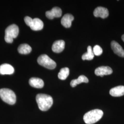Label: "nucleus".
<instances>
[{"label":"nucleus","instance_id":"7","mask_svg":"<svg viewBox=\"0 0 124 124\" xmlns=\"http://www.w3.org/2000/svg\"><path fill=\"white\" fill-rule=\"evenodd\" d=\"M93 15L96 17L105 18L108 16L109 12L106 8L102 7H98L94 10Z\"/></svg>","mask_w":124,"mask_h":124},{"label":"nucleus","instance_id":"20","mask_svg":"<svg viewBox=\"0 0 124 124\" xmlns=\"http://www.w3.org/2000/svg\"><path fill=\"white\" fill-rule=\"evenodd\" d=\"M102 49L98 45H96L94 46L93 48V52L94 55L100 56L102 53Z\"/></svg>","mask_w":124,"mask_h":124},{"label":"nucleus","instance_id":"21","mask_svg":"<svg viewBox=\"0 0 124 124\" xmlns=\"http://www.w3.org/2000/svg\"><path fill=\"white\" fill-rule=\"evenodd\" d=\"M32 20H33V19L32 18L30 17H28V16H26L24 18V22L26 23L27 25L29 26H30Z\"/></svg>","mask_w":124,"mask_h":124},{"label":"nucleus","instance_id":"18","mask_svg":"<svg viewBox=\"0 0 124 124\" xmlns=\"http://www.w3.org/2000/svg\"><path fill=\"white\" fill-rule=\"evenodd\" d=\"M94 57V54L93 53V50L90 46H89L87 47V53H84L82 56V59L83 60H93Z\"/></svg>","mask_w":124,"mask_h":124},{"label":"nucleus","instance_id":"13","mask_svg":"<svg viewBox=\"0 0 124 124\" xmlns=\"http://www.w3.org/2000/svg\"><path fill=\"white\" fill-rule=\"evenodd\" d=\"M14 72V69L13 67L8 63L2 64L0 66V74L12 75Z\"/></svg>","mask_w":124,"mask_h":124},{"label":"nucleus","instance_id":"12","mask_svg":"<svg viewBox=\"0 0 124 124\" xmlns=\"http://www.w3.org/2000/svg\"><path fill=\"white\" fill-rule=\"evenodd\" d=\"M65 42L63 40H58L53 43L52 46V50L56 53H60L64 49Z\"/></svg>","mask_w":124,"mask_h":124},{"label":"nucleus","instance_id":"3","mask_svg":"<svg viewBox=\"0 0 124 124\" xmlns=\"http://www.w3.org/2000/svg\"><path fill=\"white\" fill-rule=\"evenodd\" d=\"M0 98L4 102L10 105H13L16 102V96L15 93L10 89H0Z\"/></svg>","mask_w":124,"mask_h":124},{"label":"nucleus","instance_id":"5","mask_svg":"<svg viewBox=\"0 0 124 124\" xmlns=\"http://www.w3.org/2000/svg\"><path fill=\"white\" fill-rule=\"evenodd\" d=\"M37 62L40 65L50 70L54 69L57 66L56 62L46 54H42L39 56L37 59Z\"/></svg>","mask_w":124,"mask_h":124},{"label":"nucleus","instance_id":"1","mask_svg":"<svg viewBox=\"0 0 124 124\" xmlns=\"http://www.w3.org/2000/svg\"><path fill=\"white\" fill-rule=\"evenodd\" d=\"M36 101L40 110H48L53 105V99L50 95L45 94H38L36 97Z\"/></svg>","mask_w":124,"mask_h":124},{"label":"nucleus","instance_id":"10","mask_svg":"<svg viewBox=\"0 0 124 124\" xmlns=\"http://www.w3.org/2000/svg\"><path fill=\"white\" fill-rule=\"evenodd\" d=\"M29 26L31 30L34 31H38L41 30L44 26L43 22L38 18H35L33 19Z\"/></svg>","mask_w":124,"mask_h":124},{"label":"nucleus","instance_id":"22","mask_svg":"<svg viewBox=\"0 0 124 124\" xmlns=\"http://www.w3.org/2000/svg\"><path fill=\"white\" fill-rule=\"evenodd\" d=\"M121 38H122V40H123V41L124 42V34L122 36Z\"/></svg>","mask_w":124,"mask_h":124},{"label":"nucleus","instance_id":"15","mask_svg":"<svg viewBox=\"0 0 124 124\" xmlns=\"http://www.w3.org/2000/svg\"><path fill=\"white\" fill-rule=\"evenodd\" d=\"M29 84L32 87L36 88H41L44 85L43 80L36 77H33L29 80Z\"/></svg>","mask_w":124,"mask_h":124},{"label":"nucleus","instance_id":"2","mask_svg":"<svg viewBox=\"0 0 124 124\" xmlns=\"http://www.w3.org/2000/svg\"><path fill=\"white\" fill-rule=\"evenodd\" d=\"M103 111L96 109L87 112L83 117V120L86 124H93L96 123L102 118Z\"/></svg>","mask_w":124,"mask_h":124},{"label":"nucleus","instance_id":"16","mask_svg":"<svg viewBox=\"0 0 124 124\" xmlns=\"http://www.w3.org/2000/svg\"><path fill=\"white\" fill-rule=\"evenodd\" d=\"M88 79L86 76L84 75H81L78 78V79L72 80L70 85L72 87H75L77 85L80 84L81 83H88Z\"/></svg>","mask_w":124,"mask_h":124},{"label":"nucleus","instance_id":"6","mask_svg":"<svg viewBox=\"0 0 124 124\" xmlns=\"http://www.w3.org/2000/svg\"><path fill=\"white\" fill-rule=\"evenodd\" d=\"M62 14V10L58 7H54L51 10L46 13V17L50 19H53L54 18H59Z\"/></svg>","mask_w":124,"mask_h":124},{"label":"nucleus","instance_id":"11","mask_svg":"<svg viewBox=\"0 0 124 124\" xmlns=\"http://www.w3.org/2000/svg\"><path fill=\"white\" fill-rule=\"evenodd\" d=\"M74 20V16L69 13L65 14L62 18L61 23L62 25L65 28H69L71 26L72 22Z\"/></svg>","mask_w":124,"mask_h":124},{"label":"nucleus","instance_id":"8","mask_svg":"<svg viewBox=\"0 0 124 124\" xmlns=\"http://www.w3.org/2000/svg\"><path fill=\"white\" fill-rule=\"evenodd\" d=\"M113 73V70L108 66H101L98 67L95 70V74L97 76L101 77L104 75H109Z\"/></svg>","mask_w":124,"mask_h":124},{"label":"nucleus","instance_id":"19","mask_svg":"<svg viewBox=\"0 0 124 124\" xmlns=\"http://www.w3.org/2000/svg\"><path fill=\"white\" fill-rule=\"evenodd\" d=\"M70 70L68 68L65 67L62 68L58 74V77L59 79L65 80L69 75Z\"/></svg>","mask_w":124,"mask_h":124},{"label":"nucleus","instance_id":"14","mask_svg":"<svg viewBox=\"0 0 124 124\" xmlns=\"http://www.w3.org/2000/svg\"><path fill=\"white\" fill-rule=\"evenodd\" d=\"M110 95L115 97H119L124 95V86L120 85L111 89L109 91Z\"/></svg>","mask_w":124,"mask_h":124},{"label":"nucleus","instance_id":"17","mask_svg":"<svg viewBox=\"0 0 124 124\" xmlns=\"http://www.w3.org/2000/svg\"><path fill=\"white\" fill-rule=\"evenodd\" d=\"M18 53L22 54H27L30 53L32 51L31 47L27 44L20 45L18 48Z\"/></svg>","mask_w":124,"mask_h":124},{"label":"nucleus","instance_id":"4","mask_svg":"<svg viewBox=\"0 0 124 124\" xmlns=\"http://www.w3.org/2000/svg\"><path fill=\"white\" fill-rule=\"evenodd\" d=\"M18 33L19 29L17 25L13 24L8 27L5 30V41L7 43H12L13 39L16 38L18 36Z\"/></svg>","mask_w":124,"mask_h":124},{"label":"nucleus","instance_id":"9","mask_svg":"<svg viewBox=\"0 0 124 124\" xmlns=\"http://www.w3.org/2000/svg\"><path fill=\"white\" fill-rule=\"evenodd\" d=\"M111 48L113 50L114 53L120 57L124 58V50L118 42L115 40L111 42Z\"/></svg>","mask_w":124,"mask_h":124}]
</instances>
